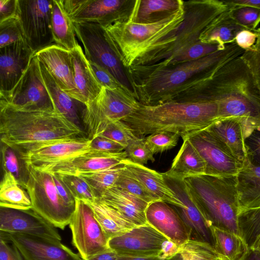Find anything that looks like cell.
Masks as SVG:
<instances>
[{"mask_svg": "<svg viewBox=\"0 0 260 260\" xmlns=\"http://www.w3.org/2000/svg\"><path fill=\"white\" fill-rule=\"evenodd\" d=\"M191 194L210 227L240 235L237 176L202 175L184 179Z\"/></svg>", "mask_w": 260, "mask_h": 260, "instance_id": "cell-6", "label": "cell"}, {"mask_svg": "<svg viewBox=\"0 0 260 260\" xmlns=\"http://www.w3.org/2000/svg\"><path fill=\"white\" fill-rule=\"evenodd\" d=\"M53 175L57 190L62 199L68 204L75 206L76 200L72 196L67 187L64 184L56 174Z\"/></svg>", "mask_w": 260, "mask_h": 260, "instance_id": "cell-57", "label": "cell"}, {"mask_svg": "<svg viewBox=\"0 0 260 260\" xmlns=\"http://www.w3.org/2000/svg\"><path fill=\"white\" fill-rule=\"evenodd\" d=\"M169 101L215 103L216 120H239L245 139L254 131L260 129V91L240 56L229 61L212 77L185 88Z\"/></svg>", "mask_w": 260, "mask_h": 260, "instance_id": "cell-1", "label": "cell"}, {"mask_svg": "<svg viewBox=\"0 0 260 260\" xmlns=\"http://www.w3.org/2000/svg\"><path fill=\"white\" fill-rule=\"evenodd\" d=\"M0 235L18 249L24 260H83L61 241L3 232Z\"/></svg>", "mask_w": 260, "mask_h": 260, "instance_id": "cell-19", "label": "cell"}, {"mask_svg": "<svg viewBox=\"0 0 260 260\" xmlns=\"http://www.w3.org/2000/svg\"><path fill=\"white\" fill-rule=\"evenodd\" d=\"M99 199L137 226L147 223L145 212L149 204L123 189L111 187L104 192Z\"/></svg>", "mask_w": 260, "mask_h": 260, "instance_id": "cell-27", "label": "cell"}, {"mask_svg": "<svg viewBox=\"0 0 260 260\" xmlns=\"http://www.w3.org/2000/svg\"><path fill=\"white\" fill-rule=\"evenodd\" d=\"M87 137L53 140L12 147L26 168L56 162L91 150Z\"/></svg>", "mask_w": 260, "mask_h": 260, "instance_id": "cell-16", "label": "cell"}, {"mask_svg": "<svg viewBox=\"0 0 260 260\" xmlns=\"http://www.w3.org/2000/svg\"><path fill=\"white\" fill-rule=\"evenodd\" d=\"M34 55L44 66L59 88L78 101L70 51L54 43L36 52Z\"/></svg>", "mask_w": 260, "mask_h": 260, "instance_id": "cell-23", "label": "cell"}, {"mask_svg": "<svg viewBox=\"0 0 260 260\" xmlns=\"http://www.w3.org/2000/svg\"><path fill=\"white\" fill-rule=\"evenodd\" d=\"M9 243L0 238V260H24L18 249Z\"/></svg>", "mask_w": 260, "mask_h": 260, "instance_id": "cell-55", "label": "cell"}, {"mask_svg": "<svg viewBox=\"0 0 260 260\" xmlns=\"http://www.w3.org/2000/svg\"><path fill=\"white\" fill-rule=\"evenodd\" d=\"M90 147L92 150L108 153H119L125 149L120 144L100 136L91 140Z\"/></svg>", "mask_w": 260, "mask_h": 260, "instance_id": "cell-53", "label": "cell"}, {"mask_svg": "<svg viewBox=\"0 0 260 260\" xmlns=\"http://www.w3.org/2000/svg\"><path fill=\"white\" fill-rule=\"evenodd\" d=\"M73 23L76 35L83 45L87 60L107 70L135 96L126 69L116 54L105 28L93 23Z\"/></svg>", "mask_w": 260, "mask_h": 260, "instance_id": "cell-10", "label": "cell"}, {"mask_svg": "<svg viewBox=\"0 0 260 260\" xmlns=\"http://www.w3.org/2000/svg\"><path fill=\"white\" fill-rule=\"evenodd\" d=\"M206 164L205 175L217 177L237 176L243 163L226 145L207 128L187 138Z\"/></svg>", "mask_w": 260, "mask_h": 260, "instance_id": "cell-14", "label": "cell"}, {"mask_svg": "<svg viewBox=\"0 0 260 260\" xmlns=\"http://www.w3.org/2000/svg\"><path fill=\"white\" fill-rule=\"evenodd\" d=\"M245 143L250 162L260 166V129L254 131L245 139Z\"/></svg>", "mask_w": 260, "mask_h": 260, "instance_id": "cell-52", "label": "cell"}, {"mask_svg": "<svg viewBox=\"0 0 260 260\" xmlns=\"http://www.w3.org/2000/svg\"><path fill=\"white\" fill-rule=\"evenodd\" d=\"M258 34L256 43L250 49L240 56L249 69L260 91V27L256 30Z\"/></svg>", "mask_w": 260, "mask_h": 260, "instance_id": "cell-50", "label": "cell"}, {"mask_svg": "<svg viewBox=\"0 0 260 260\" xmlns=\"http://www.w3.org/2000/svg\"><path fill=\"white\" fill-rule=\"evenodd\" d=\"M56 175L67 187L75 200L89 202L96 199L87 183L79 176Z\"/></svg>", "mask_w": 260, "mask_h": 260, "instance_id": "cell-45", "label": "cell"}, {"mask_svg": "<svg viewBox=\"0 0 260 260\" xmlns=\"http://www.w3.org/2000/svg\"><path fill=\"white\" fill-rule=\"evenodd\" d=\"M53 0H18V16L25 40L36 53L54 44L51 29Z\"/></svg>", "mask_w": 260, "mask_h": 260, "instance_id": "cell-15", "label": "cell"}, {"mask_svg": "<svg viewBox=\"0 0 260 260\" xmlns=\"http://www.w3.org/2000/svg\"><path fill=\"white\" fill-rule=\"evenodd\" d=\"M89 63L95 78L102 87L112 90H126L107 70L93 62L89 61Z\"/></svg>", "mask_w": 260, "mask_h": 260, "instance_id": "cell-51", "label": "cell"}, {"mask_svg": "<svg viewBox=\"0 0 260 260\" xmlns=\"http://www.w3.org/2000/svg\"><path fill=\"white\" fill-rule=\"evenodd\" d=\"M72 243L83 260L109 249L108 239L85 202L76 200L75 210L69 224Z\"/></svg>", "mask_w": 260, "mask_h": 260, "instance_id": "cell-13", "label": "cell"}, {"mask_svg": "<svg viewBox=\"0 0 260 260\" xmlns=\"http://www.w3.org/2000/svg\"><path fill=\"white\" fill-rule=\"evenodd\" d=\"M2 165L4 172L12 174L19 185L25 188L28 171L18 153L11 147L1 143Z\"/></svg>", "mask_w": 260, "mask_h": 260, "instance_id": "cell-41", "label": "cell"}, {"mask_svg": "<svg viewBox=\"0 0 260 260\" xmlns=\"http://www.w3.org/2000/svg\"><path fill=\"white\" fill-rule=\"evenodd\" d=\"M223 1L229 7L248 6L260 9V0H226Z\"/></svg>", "mask_w": 260, "mask_h": 260, "instance_id": "cell-59", "label": "cell"}, {"mask_svg": "<svg viewBox=\"0 0 260 260\" xmlns=\"http://www.w3.org/2000/svg\"><path fill=\"white\" fill-rule=\"evenodd\" d=\"M28 178L25 189L32 209L56 228L69 225L75 206L67 204L59 196L53 175L32 167L26 168Z\"/></svg>", "mask_w": 260, "mask_h": 260, "instance_id": "cell-8", "label": "cell"}, {"mask_svg": "<svg viewBox=\"0 0 260 260\" xmlns=\"http://www.w3.org/2000/svg\"><path fill=\"white\" fill-rule=\"evenodd\" d=\"M241 260H260V253L249 248Z\"/></svg>", "mask_w": 260, "mask_h": 260, "instance_id": "cell-62", "label": "cell"}, {"mask_svg": "<svg viewBox=\"0 0 260 260\" xmlns=\"http://www.w3.org/2000/svg\"><path fill=\"white\" fill-rule=\"evenodd\" d=\"M78 101L87 106L100 94L102 87L95 78L81 47L70 51Z\"/></svg>", "mask_w": 260, "mask_h": 260, "instance_id": "cell-26", "label": "cell"}, {"mask_svg": "<svg viewBox=\"0 0 260 260\" xmlns=\"http://www.w3.org/2000/svg\"><path fill=\"white\" fill-rule=\"evenodd\" d=\"M20 41H26L18 17L0 21V48Z\"/></svg>", "mask_w": 260, "mask_h": 260, "instance_id": "cell-47", "label": "cell"}, {"mask_svg": "<svg viewBox=\"0 0 260 260\" xmlns=\"http://www.w3.org/2000/svg\"><path fill=\"white\" fill-rule=\"evenodd\" d=\"M51 29L54 42L69 51L79 45L76 39L74 23L65 10L61 0H53Z\"/></svg>", "mask_w": 260, "mask_h": 260, "instance_id": "cell-34", "label": "cell"}, {"mask_svg": "<svg viewBox=\"0 0 260 260\" xmlns=\"http://www.w3.org/2000/svg\"><path fill=\"white\" fill-rule=\"evenodd\" d=\"M115 186L125 190L149 204L159 201L150 194L142 183L126 170L125 167L117 180Z\"/></svg>", "mask_w": 260, "mask_h": 260, "instance_id": "cell-44", "label": "cell"}, {"mask_svg": "<svg viewBox=\"0 0 260 260\" xmlns=\"http://www.w3.org/2000/svg\"><path fill=\"white\" fill-rule=\"evenodd\" d=\"M18 16V0H0V21Z\"/></svg>", "mask_w": 260, "mask_h": 260, "instance_id": "cell-56", "label": "cell"}, {"mask_svg": "<svg viewBox=\"0 0 260 260\" xmlns=\"http://www.w3.org/2000/svg\"><path fill=\"white\" fill-rule=\"evenodd\" d=\"M127 158L132 161L142 165H146L148 161L154 162L153 154L147 146L144 138H137L133 140L124 150Z\"/></svg>", "mask_w": 260, "mask_h": 260, "instance_id": "cell-49", "label": "cell"}, {"mask_svg": "<svg viewBox=\"0 0 260 260\" xmlns=\"http://www.w3.org/2000/svg\"><path fill=\"white\" fill-rule=\"evenodd\" d=\"M219 138L233 155L244 162L247 157L245 138L241 122L235 118L217 120L207 128Z\"/></svg>", "mask_w": 260, "mask_h": 260, "instance_id": "cell-32", "label": "cell"}, {"mask_svg": "<svg viewBox=\"0 0 260 260\" xmlns=\"http://www.w3.org/2000/svg\"><path fill=\"white\" fill-rule=\"evenodd\" d=\"M245 50L235 43L201 58L169 65L132 66L125 69L137 101L155 105L169 101L187 86L212 77Z\"/></svg>", "mask_w": 260, "mask_h": 260, "instance_id": "cell-2", "label": "cell"}, {"mask_svg": "<svg viewBox=\"0 0 260 260\" xmlns=\"http://www.w3.org/2000/svg\"><path fill=\"white\" fill-rule=\"evenodd\" d=\"M237 190L240 209L260 208V166L247 157L237 175Z\"/></svg>", "mask_w": 260, "mask_h": 260, "instance_id": "cell-30", "label": "cell"}, {"mask_svg": "<svg viewBox=\"0 0 260 260\" xmlns=\"http://www.w3.org/2000/svg\"><path fill=\"white\" fill-rule=\"evenodd\" d=\"M85 202L92 209L108 240L137 226L99 199Z\"/></svg>", "mask_w": 260, "mask_h": 260, "instance_id": "cell-35", "label": "cell"}, {"mask_svg": "<svg viewBox=\"0 0 260 260\" xmlns=\"http://www.w3.org/2000/svg\"><path fill=\"white\" fill-rule=\"evenodd\" d=\"M126 158L125 151L108 153L91 150L56 162L32 167L51 174L77 176L117 166L122 164V161Z\"/></svg>", "mask_w": 260, "mask_h": 260, "instance_id": "cell-18", "label": "cell"}, {"mask_svg": "<svg viewBox=\"0 0 260 260\" xmlns=\"http://www.w3.org/2000/svg\"><path fill=\"white\" fill-rule=\"evenodd\" d=\"M206 164L187 138L183 143L172 163L164 174L179 179L205 175Z\"/></svg>", "mask_w": 260, "mask_h": 260, "instance_id": "cell-31", "label": "cell"}, {"mask_svg": "<svg viewBox=\"0 0 260 260\" xmlns=\"http://www.w3.org/2000/svg\"><path fill=\"white\" fill-rule=\"evenodd\" d=\"M169 239L152 225L136 226L108 240V247L119 255L158 256L164 243Z\"/></svg>", "mask_w": 260, "mask_h": 260, "instance_id": "cell-17", "label": "cell"}, {"mask_svg": "<svg viewBox=\"0 0 260 260\" xmlns=\"http://www.w3.org/2000/svg\"><path fill=\"white\" fill-rule=\"evenodd\" d=\"M116 260H163L158 256L135 257L119 255Z\"/></svg>", "mask_w": 260, "mask_h": 260, "instance_id": "cell-61", "label": "cell"}, {"mask_svg": "<svg viewBox=\"0 0 260 260\" xmlns=\"http://www.w3.org/2000/svg\"><path fill=\"white\" fill-rule=\"evenodd\" d=\"M218 106L214 102L169 101L138 107L121 120L139 138L159 132L178 134L182 140L204 131L216 120Z\"/></svg>", "mask_w": 260, "mask_h": 260, "instance_id": "cell-3", "label": "cell"}, {"mask_svg": "<svg viewBox=\"0 0 260 260\" xmlns=\"http://www.w3.org/2000/svg\"><path fill=\"white\" fill-rule=\"evenodd\" d=\"M145 214L148 223L179 247L190 239L183 221L170 204L161 201L152 202Z\"/></svg>", "mask_w": 260, "mask_h": 260, "instance_id": "cell-24", "label": "cell"}, {"mask_svg": "<svg viewBox=\"0 0 260 260\" xmlns=\"http://www.w3.org/2000/svg\"><path fill=\"white\" fill-rule=\"evenodd\" d=\"M99 136L116 142L125 148L137 138L131 130L121 121L110 123Z\"/></svg>", "mask_w": 260, "mask_h": 260, "instance_id": "cell-48", "label": "cell"}, {"mask_svg": "<svg viewBox=\"0 0 260 260\" xmlns=\"http://www.w3.org/2000/svg\"><path fill=\"white\" fill-rule=\"evenodd\" d=\"M39 62L44 84L51 96L54 108L69 120L84 131L82 125V114L86 106L63 91L44 66L40 61Z\"/></svg>", "mask_w": 260, "mask_h": 260, "instance_id": "cell-28", "label": "cell"}, {"mask_svg": "<svg viewBox=\"0 0 260 260\" xmlns=\"http://www.w3.org/2000/svg\"><path fill=\"white\" fill-rule=\"evenodd\" d=\"M118 256L116 252L109 248L92 256L87 260H116Z\"/></svg>", "mask_w": 260, "mask_h": 260, "instance_id": "cell-60", "label": "cell"}, {"mask_svg": "<svg viewBox=\"0 0 260 260\" xmlns=\"http://www.w3.org/2000/svg\"><path fill=\"white\" fill-rule=\"evenodd\" d=\"M183 7L181 0H135L128 19L140 23H152L166 19Z\"/></svg>", "mask_w": 260, "mask_h": 260, "instance_id": "cell-29", "label": "cell"}, {"mask_svg": "<svg viewBox=\"0 0 260 260\" xmlns=\"http://www.w3.org/2000/svg\"><path fill=\"white\" fill-rule=\"evenodd\" d=\"M229 8L223 1H183L182 22L156 41L136 59L132 66H149L166 63L199 42L200 36L206 27Z\"/></svg>", "mask_w": 260, "mask_h": 260, "instance_id": "cell-5", "label": "cell"}, {"mask_svg": "<svg viewBox=\"0 0 260 260\" xmlns=\"http://www.w3.org/2000/svg\"><path fill=\"white\" fill-rule=\"evenodd\" d=\"M85 134L56 109L22 111L0 100L1 143L11 147L86 137Z\"/></svg>", "mask_w": 260, "mask_h": 260, "instance_id": "cell-4", "label": "cell"}, {"mask_svg": "<svg viewBox=\"0 0 260 260\" xmlns=\"http://www.w3.org/2000/svg\"><path fill=\"white\" fill-rule=\"evenodd\" d=\"M179 137L177 134L162 131L149 135L144 138V140L149 150L155 154L175 147Z\"/></svg>", "mask_w": 260, "mask_h": 260, "instance_id": "cell-46", "label": "cell"}, {"mask_svg": "<svg viewBox=\"0 0 260 260\" xmlns=\"http://www.w3.org/2000/svg\"><path fill=\"white\" fill-rule=\"evenodd\" d=\"M249 248L255 250L260 253V234L258 236L253 244Z\"/></svg>", "mask_w": 260, "mask_h": 260, "instance_id": "cell-63", "label": "cell"}, {"mask_svg": "<svg viewBox=\"0 0 260 260\" xmlns=\"http://www.w3.org/2000/svg\"><path fill=\"white\" fill-rule=\"evenodd\" d=\"M14 175L4 172L0 184V207L27 210L32 209L30 199Z\"/></svg>", "mask_w": 260, "mask_h": 260, "instance_id": "cell-37", "label": "cell"}, {"mask_svg": "<svg viewBox=\"0 0 260 260\" xmlns=\"http://www.w3.org/2000/svg\"><path fill=\"white\" fill-rule=\"evenodd\" d=\"M162 174L167 184L183 204L182 208L172 207L185 225L190 239L205 241L213 245L211 227L205 219L184 179Z\"/></svg>", "mask_w": 260, "mask_h": 260, "instance_id": "cell-20", "label": "cell"}, {"mask_svg": "<svg viewBox=\"0 0 260 260\" xmlns=\"http://www.w3.org/2000/svg\"><path fill=\"white\" fill-rule=\"evenodd\" d=\"M125 169L122 164L109 169L80 174L81 177L88 185L96 199L108 189L115 186L120 174Z\"/></svg>", "mask_w": 260, "mask_h": 260, "instance_id": "cell-38", "label": "cell"}, {"mask_svg": "<svg viewBox=\"0 0 260 260\" xmlns=\"http://www.w3.org/2000/svg\"><path fill=\"white\" fill-rule=\"evenodd\" d=\"M0 231L61 241L56 228L32 209L23 210L1 207Z\"/></svg>", "mask_w": 260, "mask_h": 260, "instance_id": "cell-21", "label": "cell"}, {"mask_svg": "<svg viewBox=\"0 0 260 260\" xmlns=\"http://www.w3.org/2000/svg\"><path fill=\"white\" fill-rule=\"evenodd\" d=\"M178 248L179 246L177 245L168 240L164 243L162 250L158 256L163 260H167L173 256Z\"/></svg>", "mask_w": 260, "mask_h": 260, "instance_id": "cell-58", "label": "cell"}, {"mask_svg": "<svg viewBox=\"0 0 260 260\" xmlns=\"http://www.w3.org/2000/svg\"><path fill=\"white\" fill-rule=\"evenodd\" d=\"M67 14L75 23H93L106 27L127 20L135 0H61Z\"/></svg>", "mask_w": 260, "mask_h": 260, "instance_id": "cell-12", "label": "cell"}, {"mask_svg": "<svg viewBox=\"0 0 260 260\" xmlns=\"http://www.w3.org/2000/svg\"><path fill=\"white\" fill-rule=\"evenodd\" d=\"M139 105L135 96L126 90L102 87L98 96L82 112V125L87 137L92 140L99 136L110 123L122 120Z\"/></svg>", "mask_w": 260, "mask_h": 260, "instance_id": "cell-9", "label": "cell"}, {"mask_svg": "<svg viewBox=\"0 0 260 260\" xmlns=\"http://www.w3.org/2000/svg\"><path fill=\"white\" fill-rule=\"evenodd\" d=\"M122 164L156 199L174 207L182 208L183 206L174 191L166 182L162 173H159L144 165L135 163L127 158L122 161Z\"/></svg>", "mask_w": 260, "mask_h": 260, "instance_id": "cell-25", "label": "cell"}, {"mask_svg": "<svg viewBox=\"0 0 260 260\" xmlns=\"http://www.w3.org/2000/svg\"><path fill=\"white\" fill-rule=\"evenodd\" d=\"M224 48L217 44H207L202 43L200 41L192 45L166 63L162 64L152 66L166 67L169 65L194 60L206 56L215 52L222 50Z\"/></svg>", "mask_w": 260, "mask_h": 260, "instance_id": "cell-42", "label": "cell"}, {"mask_svg": "<svg viewBox=\"0 0 260 260\" xmlns=\"http://www.w3.org/2000/svg\"><path fill=\"white\" fill-rule=\"evenodd\" d=\"M167 260H222L211 244L189 239L179 247L177 252Z\"/></svg>", "mask_w": 260, "mask_h": 260, "instance_id": "cell-39", "label": "cell"}, {"mask_svg": "<svg viewBox=\"0 0 260 260\" xmlns=\"http://www.w3.org/2000/svg\"><path fill=\"white\" fill-rule=\"evenodd\" d=\"M35 54L25 41L0 48V95L9 92L15 86Z\"/></svg>", "mask_w": 260, "mask_h": 260, "instance_id": "cell-22", "label": "cell"}, {"mask_svg": "<svg viewBox=\"0 0 260 260\" xmlns=\"http://www.w3.org/2000/svg\"><path fill=\"white\" fill-rule=\"evenodd\" d=\"M213 246L222 260H241L249 249L245 241L234 232L211 226Z\"/></svg>", "mask_w": 260, "mask_h": 260, "instance_id": "cell-36", "label": "cell"}, {"mask_svg": "<svg viewBox=\"0 0 260 260\" xmlns=\"http://www.w3.org/2000/svg\"><path fill=\"white\" fill-rule=\"evenodd\" d=\"M183 19V7L159 22L140 23L127 19L104 28L116 54L126 69L156 41L177 27Z\"/></svg>", "mask_w": 260, "mask_h": 260, "instance_id": "cell-7", "label": "cell"}, {"mask_svg": "<svg viewBox=\"0 0 260 260\" xmlns=\"http://www.w3.org/2000/svg\"><path fill=\"white\" fill-rule=\"evenodd\" d=\"M258 34L256 31L243 29L237 35L235 43L245 51L251 49L256 43Z\"/></svg>", "mask_w": 260, "mask_h": 260, "instance_id": "cell-54", "label": "cell"}, {"mask_svg": "<svg viewBox=\"0 0 260 260\" xmlns=\"http://www.w3.org/2000/svg\"><path fill=\"white\" fill-rule=\"evenodd\" d=\"M0 95V100L18 110L28 111L55 110L44 84L39 61L35 55L15 86L9 92Z\"/></svg>", "mask_w": 260, "mask_h": 260, "instance_id": "cell-11", "label": "cell"}, {"mask_svg": "<svg viewBox=\"0 0 260 260\" xmlns=\"http://www.w3.org/2000/svg\"><path fill=\"white\" fill-rule=\"evenodd\" d=\"M229 7V15L236 23L245 29L254 31L256 30L257 26L260 23L259 9L248 6Z\"/></svg>", "mask_w": 260, "mask_h": 260, "instance_id": "cell-43", "label": "cell"}, {"mask_svg": "<svg viewBox=\"0 0 260 260\" xmlns=\"http://www.w3.org/2000/svg\"><path fill=\"white\" fill-rule=\"evenodd\" d=\"M238 226L240 236L249 248L260 234V208L240 209Z\"/></svg>", "mask_w": 260, "mask_h": 260, "instance_id": "cell-40", "label": "cell"}, {"mask_svg": "<svg viewBox=\"0 0 260 260\" xmlns=\"http://www.w3.org/2000/svg\"><path fill=\"white\" fill-rule=\"evenodd\" d=\"M228 10L216 17L206 27L200 36L201 42L217 44L223 48L235 43L237 35L245 29L232 19Z\"/></svg>", "mask_w": 260, "mask_h": 260, "instance_id": "cell-33", "label": "cell"}]
</instances>
